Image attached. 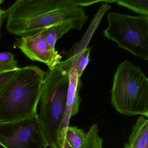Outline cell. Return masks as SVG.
<instances>
[{"label":"cell","instance_id":"6da1fadb","mask_svg":"<svg viewBox=\"0 0 148 148\" xmlns=\"http://www.w3.org/2000/svg\"><path fill=\"white\" fill-rule=\"evenodd\" d=\"M5 15L7 31L20 37L87 16L75 0H18L6 11Z\"/></svg>","mask_w":148,"mask_h":148},{"label":"cell","instance_id":"7a4b0ae2","mask_svg":"<svg viewBox=\"0 0 148 148\" xmlns=\"http://www.w3.org/2000/svg\"><path fill=\"white\" fill-rule=\"evenodd\" d=\"M72 68L67 60L45 72L40 99L38 118L50 148H61V125L66 108L69 71Z\"/></svg>","mask_w":148,"mask_h":148},{"label":"cell","instance_id":"3957f363","mask_svg":"<svg viewBox=\"0 0 148 148\" xmlns=\"http://www.w3.org/2000/svg\"><path fill=\"white\" fill-rule=\"evenodd\" d=\"M45 72L36 66L19 68L0 95V123L19 121L38 114Z\"/></svg>","mask_w":148,"mask_h":148},{"label":"cell","instance_id":"277c9868","mask_svg":"<svg viewBox=\"0 0 148 148\" xmlns=\"http://www.w3.org/2000/svg\"><path fill=\"white\" fill-rule=\"evenodd\" d=\"M112 105L126 116L148 117V79L141 68L125 60L119 65L111 90Z\"/></svg>","mask_w":148,"mask_h":148},{"label":"cell","instance_id":"5b68a950","mask_svg":"<svg viewBox=\"0 0 148 148\" xmlns=\"http://www.w3.org/2000/svg\"><path fill=\"white\" fill-rule=\"evenodd\" d=\"M104 36L137 58L148 60V15L108 13Z\"/></svg>","mask_w":148,"mask_h":148},{"label":"cell","instance_id":"8992f818","mask_svg":"<svg viewBox=\"0 0 148 148\" xmlns=\"http://www.w3.org/2000/svg\"><path fill=\"white\" fill-rule=\"evenodd\" d=\"M0 145L4 148L48 147L38 114L19 121L0 123Z\"/></svg>","mask_w":148,"mask_h":148},{"label":"cell","instance_id":"52a82bcc","mask_svg":"<svg viewBox=\"0 0 148 148\" xmlns=\"http://www.w3.org/2000/svg\"><path fill=\"white\" fill-rule=\"evenodd\" d=\"M14 48L19 49L32 61L45 64L52 70L61 62L62 56L56 50L52 49L44 38L42 32L16 39Z\"/></svg>","mask_w":148,"mask_h":148},{"label":"cell","instance_id":"ba28073f","mask_svg":"<svg viewBox=\"0 0 148 148\" xmlns=\"http://www.w3.org/2000/svg\"><path fill=\"white\" fill-rule=\"evenodd\" d=\"M69 84L67 91L66 108L61 125V142L65 141V136L67 128L69 126L71 118L77 114L82 99L79 91L82 87L81 78L78 77L77 70L71 68L69 71Z\"/></svg>","mask_w":148,"mask_h":148},{"label":"cell","instance_id":"9c48e42d","mask_svg":"<svg viewBox=\"0 0 148 148\" xmlns=\"http://www.w3.org/2000/svg\"><path fill=\"white\" fill-rule=\"evenodd\" d=\"M89 19L86 16L76 20L69 21L50 27L42 32L47 43L53 50H55L56 42L62 36L71 30L81 31L83 26Z\"/></svg>","mask_w":148,"mask_h":148},{"label":"cell","instance_id":"30bf717a","mask_svg":"<svg viewBox=\"0 0 148 148\" xmlns=\"http://www.w3.org/2000/svg\"><path fill=\"white\" fill-rule=\"evenodd\" d=\"M125 148H148V119L141 116L132 126Z\"/></svg>","mask_w":148,"mask_h":148},{"label":"cell","instance_id":"8fae6325","mask_svg":"<svg viewBox=\"0 0 148 148\" xmlns=\"http://www.w3.org/2000/svg\"><path fill=\"white\" fill-rule=\"evenodd\" d=\"M87 137V133L77 126H69L66 130L65 140L73 148H83Z\"/></svg>","mask_w":148,"mask_h":148},{"label":"cell","instance_id":"7c38bea8","mask_svg":"<svg viewBox=\"0 0 148 148\" xmlns=\"http://www.w3.org/2000/svg\"><path fill=\"white\" fill-rule=\"evenodd\" d=\"M112 2L127 8L140 15H148V0H112Z\"/></svg>","mask_w":148,"mask_h":148},{"label":"cell","instance_id":"4fadbf2b","mask_svg":"<svg viewBox=\"0 0 148 148\" xmlns=\"http://www.w3.org/2000/svg\"><path fill=\"white\" fill-rule=\"evenodd\" d=\"M18 64L13 53L8 52H0V71L18 69Z\"/></svg>","mask_w":148,"mask_h":148},{"label":"cell","instance_id":"5bb4252c","mask_svg":"<svg viewBox=\"0 0 148 148\" xmlns=\"http://www.w3.org/2000/svg\"><path fill=\"white\" fill-rule=\"evenodd\" d=\"M91 50V47L86 48L78 59L75 69L77 70L78 77L80 78L90 62Z\"/></svg>","mask_w":148,"mask_h":148},{"label":"cell","instance_id":"9a60e30c","mask_svg":"<svg viewBox=\"0 0 148 148\" xmlns=\"http://www.w3.org/2000/svg\"><path fill=\"white\" fill-rule=\"evenodd\" d=\"M19 68L14 70L0 71V95L14 77Z\"/></svg>","mask_w":148,"mask_h":148},{"label":"cell","instance_id":"2e32d148","mask_svg":"<svg viewBox=\"0 0 148 148\" xmlns=\"http://www.w3.org/2000/svg\"><path fill=\"white\" fill-rule=\"evenodd\" d=\"M6 11L2 10L0 12V38H1V23H2V20L4 18V15H5Z\"/></svg>","mask_w":148,"mask_h":148},{"label":"cell","instance_id":"e0dca14e","mask_svg":"<svg viewBox=\"0 0 148 148\" xmlns=\"http://www.w3.org/2000/svg\"><path fill=\"white\" fill-rule=\"evenodd\" d=\"M61 148H73L69 145L68 143L66 142V140H65L64 142L62 144V146H61Z\"/></svg>","mask_w":148,"mask_h":148},{"label":"cell","instance_id":"ac0fdd59","mask_svg":"<svg viewBox=\"0 0 148 148\" xmlns=\"http://www.w3.org/2000/svg\"><path fill=\"white\" fill-rule=\"evenodd\" d=\"M4 2H5V1L4 0H0V6Z\"/></svg>","mask_w":148,"mask_h":148},{"label":"cell","instance_id":"d6986e66","mask_svg":"<svg viewBox=\"0 0 148 148\" xmlns=\"http://www.w3.org/2000/svg\"><path fill=\"white\" fill-rule=\"evenodd\" d=\"M2 10H2V9H1V7H0V12H1V11H2Z\"/></svg>","mask_w":148,"mask_h":148}]
</instances>
